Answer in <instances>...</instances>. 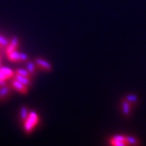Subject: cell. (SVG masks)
Returning <instances> with one entry per match:
<instances>
[{"label": "cell", "mask_w": 146, "mask_h": 146, "mask_svg": "<svg viewBox=\"0 0 146 146\" xmlns=\"http://www.w3.org/2000/svg\"><path fill=\"white\" fill-rule=\"evenodd\" d=\"M110 140L124 142V143H125L127 145H128L127 142H126V138H125V136H122V135H116V136H114L113 138L110 139Z\"/></svg>", "instance_id": "11"}, {"label": "cell", "mask_w": 146, "mask_h": 146, "mask_svg": "<svg viewBox=\"0 0 146 146\" xmlns=\"http://www.w3.org/2000/svg\"><path fill=\"white\" fill-rule=\"evenodd\" d=\"M0 71L2 72L3 74L5 75L7 79H9V78H11L14 76V72L12 71L11 69H9V68H7V67H0Z\"/></svg>", "instance_id": "7"}, {"label": "cell", "mask_w": 146, "mask_h": 146, "mask_svg": "<svg viewBox=\"0 0 146 146\" xmlns=\"http://www.w3.org/2000/svg\"><path fill=\"white\" fill-rule=\"evenodd\" d=\"M39 121V118L37 114L34 111H31L28 115L27 119L24 121V127H25V132L29 133L33 131L34 127L37 125Z\"/></svg>", "instance_id": "1"}, {"label": "cell", "mask_w": 146, "mask_h": 146, "mask_svg": "<svg viewBox=\"0 0 146 146\" xmlns=\"http://www.w3.org/2000/svg\"><path fill=\"white\" fill-rule=\"evenodd\" d=\"M5 80H7V78L5 76V75L2 72L0 71V81H5Z\"/></svg>", "instance_id": "18"}, {"label": "cell", "mask_w": 146, "mask_h": 146, "mask_svg": "<svg viewBox=\"0 0 146 146\" xmlns=\"http://www.w3.org/2000/svg\"><path fill=\"white\" fill-rule=\"evenodd\" d=\"M14 78L16 79V80H17V81H19L20 83H22L23 84L25 85L26 87H29V86H31V78H29L24 77V76H22V75L15 74L14 76Z\"/></svg>", "instance_id": "5"}, {"label": "cell", "mask_w": 146, "mask_h": 146, "mask_svg": "<svg viewBox=\"0 0 146 146\" xmlns=\"http://www.w3.org/2000/svg\"><path fill=\"white\" fill-rule=\"evenodd\" d=\"M11 84L13 88L15 89L16 90H17L18 92L23 93V94H27L28 92H29L27 87L25 85L23 84L19 81H18L17 80H16V79L14 78V80L12 81Z\"/></svg>", "instance_id": "2"}, {"label": "cell", "mask_w": 146, "mask_h": 146, "mask_svg": "<svg viewBox=\"0 0 146 146\" xmlns=\"http://www.w3.org/2000/svg\"><path fill=\"white\" fill-rule=\"evenodd\" d=\"M8 59L12 62H20V56H19V52H17V50L14 51V52L10 53L9 54H8Z\"/></svg>", "instance_id": "8"}, {"label": "cell", "mask_w": 146, "mask_h": 146, "mask_svg": "<svg viewBox=\"0 0 146 146\" xmlns=\"http://www.w3.org/2000/svg\"><path fill=\"white\" fill-rule=\"evenodd\" d=\"M8 45V42L7 39L3 37L2 36L0 35V46L1 47H6Z\"/></svg>", "instance_id": "15"}, {"label": "cell", "mask_w": 146, "mask_h": 146, "mask_svg": "<svg viewBox=\"0 0 146 146\" xmlns=\"http://www.w3.org/2000/svg\"><path fill=\"white\" fill-rule=\"evenodd\" d=\"M20 56V62L21 61H25L26 60L28 59V56L25 54H23V53H20L19 54Z\"/></svg>", "instance_id": "17"}, {"label": "cell", "mask_w": 146, "mask_h": 146, "mask_svg": "<svg viewBox=\"0 0 146 146\" xmlns=\"http://www.w3.org/2000/svg\"><path fill=\"white\" fill-rule=\"evenodd\" d=\"M122 108H123V113L125 115H128L131 110V104L126 101L122 102Z\"/></svg>", "instance_id": "10"}, {"label": "cell", "mask_w": 146, "mask_h": 146, "mask_svg": "<svg viewBox=\"0 0 146 146\" xmlns=\"http://www.w3.org/2000/svg\"><path fill=\"white\" fill-rule=\"evenodd\" d=\"M35 63L39 67L41 68L42 69H44L46 71H50L52 69L51 64L46 60H45L40 59V58H36V60H35Z\"/></svg>", "instance_id": "4"}, {"label": "cell", "mask_w": 146, "mask_h": 146, "mask_svg": "<svg viewBox=\"0 0 146 146\" xmlns=\"http://www.w3.org/2000/svg\"><path fill=\"white\" fill-rule=\"evenodd\" d=\"M125 138H126V142L127 143V145H137L139 144V142L137 139H136L135 138L132 137H128V136H125Z\"/></svg>", "instance_id": "12"}, {"label": "cell", "mask_w": 146, "mask_h": 146, "mask_svg": "<svg viewBox=\"0 0 146 146\" xmlns=\"http://www.w3.org/2000/svg\"><path fill=\"white\" fill-rule=\"evenodd\" d=\"M21 119H22V121L24 122V121L26 120V119H27L28 117V115H29V113H28V110L27 109L25 108H21Z\"/></svg>", "instance_id": "13"}, {"label": "cell", "mask_w": 146, "mask_h": 146, "mask_svg": "<svg viewBox=\"0 0 146 146\" xmlns=\"http://www.w3.org/2000/svg\"><path fill=\"white\" fill-rule=\"evenodd\" d=\"M0 67H1V59H0Z\"/></svg>", "instance_id": "19"}, {"label": "cell", "mask_w": 146, "mask_h": 146, "mask_svg": "<svg viewBox=\"0 0 146 146\" xmlns=\"http://www.w3.org/2000/svg\"><path fill=\"white\" fill-rule=\"evenodd\" d=\"M27 70L31 73V75L34 74L35 72V64L33 62H29L27 64Z\"/></svg>", "instance_id": "14"}, {"label": "cell", "mask_w": 146, "mask_h": 146, "mask_svg": "<svg viewBox=\"0 0 146 146\" xmlns=\"http://www.w3.org/2000/svg\"><path fill=\"white\" fill-rule=\"evenodd\" d=\"M19 45V40L17 37H14L12 39L11 42L8 43V45L6 46V54L8 55L10 53L14 52L17 50V48Z\"/></svg>", "instance_id": "3"}, {"label": "cell", "mask_w": 146, "mask_h": 146, "mask_svg": "<svg viewBox=\"0 0 146 146\" xmlns=\"http://www.w3.org/2000/svg\"><path fill=\"white\" fill-rule=\"evenodd\" d=\"M10 92H11V88L8 87L7 84L5 86L0 87V99H4V98H7L8 95L10 94Z\"/></svg>", "instance_id": "6"}, {"label": "cell", "mask_w": 146, "mask_h": 146, "mask_svg": "<svg viewBox=\"0 0 146 146\" xmlns=\"http://www.w3.org/2000/svg\"><path fill=\"white\" fill-rule=\"evenodd\" d=\"M15 74L22 75V76H24V77L29 78H31V73L29 72L28 70H25V69H17V70L15 71Z\"/></svg>", "instance_id": "9"}, {"label": "cell", "mask_w": 146, "mask_h": 146, "mask_svg": "<svg viewBox=\"0 0 146 146\" xmlns=\"http://www.w3.org/2000/svg\"><path fill=\"white\" fill-rule=\"evenodd\" d=\"M127 101L130 102H135L137 101V97L134 95H130L127 96Z\"/></svg>", "instance_id": "16"}]
</instances>
